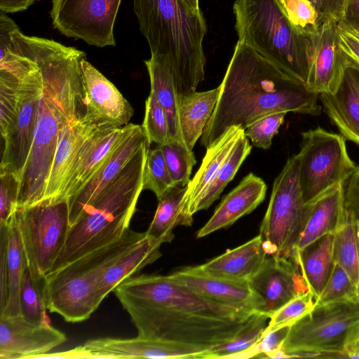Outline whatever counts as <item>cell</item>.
Segmentation results:
<instances>
[{
	"instance_id": "cell-1",
	"label": "cell",
	"mask_w": 359,
	"mask_h": 359,
	"mask_svg": "<svg viewBox=\"0 0 359 359\" xmlns=\"http://www.w3.org/2000/svg\"><path fill=\"white\" fill-rule=\"evenodd\" d=\"M114 292L138 337L208 351L232 340L255 313L206 299L168 276H133Z\"/></svg>"
},
{
	"instance_id": "cell-2",
	"label": "cell",
	"mask_w": 359,
	"mask_h": 359,
	"mask_svg": "<svg viewBox=\"0 0 359 359\" xmlns=\"http://www.w3.org/2000/svg\"><path fill=\"white\" fill-rule=\"evenodd\" d=\"M17 37L37 62L43 82L34 142L20 180L18 208H25L43 200L62 129L85 114L80 62L86 54L53 39L27 36L20 29Z\"/></svg>"
},
{
	"instance_id": "cell-3",
	"label": "cell",
	"mask_w": 359,
	"mask_h": 359,
	"mask_svg": "<svg viewBox=\"0 0 359 359\" xmlns=\"http://www.w3.org/2000/svg\"><path fill=\"white\" fill-rule=\"evenodd\" d=\"M219 87L218 100L201 137L206 148L231 127L245 130L270 114L321 113L319 94L238 41Z\"/></svg>"
},
{
	"instance_id": "cell-4",
	"label": "cell",
	"mask_w": 359,
	"mask_h": 359,
	"mask_svg": "<svg viewBox=\"0 0 359 359\" xmlns=\"http://www.w3.org/2000/svg\"><path fill=\"white\" fill-rule=\"evenodd\" d=\"M133 3L151 56L168 64L180 101L196 91L205 78L203 40L207 25L203 13L194 10L184 0H133Z\"/></svg>"
},
{
	"instance_id": "cell-5",
	"label": "cell",
	"mask_w": 359,
	"mask_h": 359,
	"mask_svg": "<svg viewBox=\"0 0 359 359\" xmlns=\"http://www.w3.org/2000/svg\"><path fill=\"white\" fill-rule=\"evenodd\" d=\"M149 144H144L69 230L50 271L121 238L129 229L143 190Z\"/></svg>"
},
{
	"instance_id": "cell-6",
	"label": "cell",
	"mask_w": 359,
	"mask_h": 359,
	"mask_svg": "<svg viewBox=\"0 0 359 359\" xmlns=\"http://www.w3.org/2000/svg\"><path fill=\"white\" fill-rule=\"evenodd\" d=\"M146 236L129 228L116 241L47 274L43 292L48 310L69 323L88 319L102 303L98 297L102 273Z\"/></svg>"
},
{
	"instance_id": "cell-7",
	"label": "cell",
	"mask_w": 359,
	"mask_h": 359,
	"mask_svg": "<svg viewBox=\"0 0 359 359\" xmlns=\"http://www.w3.org/2000/svg\"><path fill=\"white\" fill-rule=\"evenodd\" d=\"M233 10L238 41L306 84L307 36L292 26L276 0H236Z\"/></svg>"
},
{
	"instance_id": "cell-8",
	"label": "cell",
	"mask_w": 359,
	"mask_h": 359,
	"mask_svg": "<svg viewBox=\"0 0 359 359\" xmlns=\"http://www.w3.org/2000/svg\"><path fill=\"white\" fill-rule=\"evenodd\" d=\"M358 337L359 297L315 305L290 326L281 350L288 358H345Z\"/></svg>"
},
{
	"instance_id": "cell-9",
	"label": "cell",
	"mask_w": 359,
	"mask_h": 359,
	"mask_svg": "<svg viewBox=\"0 0 359 359\" xmlns=\"http://www.w3.org/2000/svg\"><path fill=\"white\" fill-rule=\"evenodd\" d=\"M299 154L287 159L276 177L259 235L267 255L290 257L304 229L311 203L303 200Z\"/></svg>"
},
{
	"instance_id": "cell-10",
	"label": "cell",
	"mask_w": 359,
	"mask_h": 359,
	"mask_svg": "<svg viewBox=\"0 0 359 359\" xmlns=\"http://www.w3.org/2000/svg\"><path fill=\"white\" fill-rule=\"evenodd\" d=\"M15 219L32 276L43 281L59 255L70 224L67 200L18 208Z\"/></svg>"
},
{
	"instance_id": "cell-11",
	"label": "cell",
	"mask_w": 359,
	"mask_h": 359,
	"mask_svg": "<svg viewBox=\"0 0 359 359\" xmlns=\"http://www.w3.org/2000/svg\"><path fill=\"white\" fill-rule=\"evenodd\" d=\"M298 154L299 180L305 203L344 184L356 168L348 154L345 138L320 127L302 133Z\"/></svg>"
},
{
	"instance_id": "cell-12",
	"label": "cell",
	"mask_w": 359,
	"mask_h": 359,
	"mask_svg": "<svg viewBox=\"0 0 359 359\" xmlns=\"http://www.w3.org/2000/svg\"><path fill=\"white\" fill-rule=\"evenodd\" d=\"M122 0H51L53 27L98 48L115 46L114 24Z\"/></svg>"
},
{
	"instance_id": "cell-13",
	"label": "cell",
	"mask_w": 359,
	"mask_h": 359,
	"mask_svg": "<svg viewBox=\"0 0 359 359\" xmlns=\"http://www.w3.org/2000/svg\"><path fill=\"white\" fill-rule=\"evenodd\" d=\"M43 89L39 67L20 83L14 115L1 135L4 147L0 171L13 173L20 180L33 144Z\"/></svg>"
},
{
	"instance_id": "cell-14",
	"label": "cell",
	"mask_w": 359,
	"mask_h": 359,
	"mask_svg": "<svg viewBox=\"0 0 359 359\" xmlns=\"http://www.w3.org/2000/svg\"><path fill=\"white\" fill-rule=\"evenodd\" d=\"M201 348L158 339L137 337L89 340L68 351L48 353L47 358H196L208 352Z\"/></svg>"
},
{
	"instance_id": "cell-15",
	"label": "cell",
	"mask_w": 359,
	"mask_h": 359,
	"mask_svg": "<svg viewBox=\"0 0 359 359\" xmlns=\"http://www.w3.org/2000/svg\"><path fill=\"white\" fill-rule=\"evenodd\" d=\"M248 283L259 301L257 312L269 318L289 301L310 291L292 257L267 255Z\"/></svg>"
},
{
	"instance_id": "cell-16",
	"label": "cell",
	"mask_w": 359,
	"mask_h": 359,
	"mask_svg": "<svg viewBox=\"0 0 359 359\" xmlns=\"http://www.w3.org/2000/svg\"><path fill=\"white\" fill-rule=\"evenodd\" d=\"M84 94V118L98 126L123 127L131 119L134 109L116 87L87 60L80 62Z\"/></svg>"
},
{
	"instance_id": "cell-17",
	"label": "cell",
	"mask_w": 359,
	"mask_h": 359,
	"mask_svg": "<svg viewBox=\"0 0 359 359\" xmlns=\"http://www.w3.org/2000/svg\"><path fill=\"white\" fill-rule=\"evenodd\" d=\"M338 22L330 20L307 36V88L318 94L333 93L341 77L345 55L340 48Z\"/></svg>"
},
{
	"instance_id": "cell-18",
	"label": "cell",
	"mask_w": 359,
	"mask_h": 359,
	"mask_svg": "<svg viewBox=\"0 0 359 359\" xmlns=\"http://www.w3.org/2000/svg\"><path fill=\"white\" fill-rule=\"evenodd\" d=\"M66 340L50 323L35 324L21 316H0L1 359H38Z\"/></svg>"
},
{
	"instance_id": "cell-19",
	"label": "cell",
	"mask_w": 359,
	"mask_h": 359,
	"mask_svg": "<svg viewBox=\"0 0 359 359\" xmlns=\"http://www.w3.org/2000/svg\"><path fill=\"white\" fill-rule=\"evenodd\" d=\"M144 144H149V142L142 127L135 124L90 180L75 195L67 200L70 226L80 218Z\"/></svg>"
},
{
	"instance_id": "cell-20",
	"label": "cell",
	"mask_w": 359,
	"mask_h": 359,
	"mask_svg": "<svg viewBox=\"0 0 359 359\" xmlns=\"http://www.w3.org/2000/svg\"><path fill=\"white\" fill-rule=\"evenodd\" d=\"M168 276L174 282L206 299L257 312L259 301L248 280L215 276L205 272L200 266L184 267Z\"/></svg>"
},
{
	"instance_id": "cell-21",
	"label": "cell",
	"mask_w": 359,
	"mask_h": 359,
	"mask_svg": "<svg viewBox=\"0 0 359 359\" xmlns=\"http://www.w3.org/2000/svg\"><path fill=\"white\" fill-rule=\"evenodd\" d=\"M134 126H102L94 130L80 149L60 201L72 197L90 180Z\"/></svg>"
},
{
	"instance_id": "cell-22",
	"label": "cell",
	"mask_w": 359,
	"mask_h": 359,
	"mask_svg": "<svg viewBox=\"0 0 359 359\" xmlns=\"http://www.w3.org/2000/svg\"><path fill=\"white\" fill-rule=\"evenodd\" d=\"M345 59L334 91L320 93L319 97L325 112L341 135L359 145V65L346 56Z\"/></svg>"
},
{
	"instance_id": "cell-23",
	"label": "cell",
	"mask_w": 359,
	"mask_h": 359,
	"mask_svg": "<svg viewBox=\"0 0 359 359\" xmlns=\"http://www.w3.org/2000/svg\"><path fill=\"white\" fill-rule=\"evenodd\" d=\"M99 126H100L86 120L84 115H81L72 118L62 129L42 201L52 203L60 201L80 149L86 140Z\"/></svg>"
},
{
	"instance_id": "cell-24",
	"label": "cell",
	"mask_w": 359,
	"mask_h": 359,
	"mask_svg": "<svg viewBox=\"0 0 359 359\" xmlns=\"http://www.w3.org/2000/svg\"><path fill=\"white\" fill-rule=\"evenodd\" d=\"M267 187L264 181L250 172L226 195L207 223L196 233L205 237L231 226L241 217L252 212L265 198Z\"/></svg>"
},
{
	"instance_id": "cell-25",
	"label": "cell",
	"mask_w": 359,
	"mask_h": 359,
	"mask_svg": "<svg viewBox=\"0 0 359 359\" xmlns=\"http://www.w3.org/2000/svg\"><path fill=\"white\" fill-rule=\"evenodd\" d=\"M267 257L260 235L247 243L199 265L210 274L239 280H249Z\"/></svg>"
},
{
	"instance_id": "cell-26",
	"label": "cell",
	"mask_w": 359,
	"mask_h": 359,
	"mask_svg": "<svg viewBox=\"0 0 359 359\" xmlns=\"http://www.w3.org/2000/svg\"><path fill=\"white\" fill-rule=\"evenodd\" d=\"M163 243L147 235L140 242L107 267L98 283V297L101 302L122 282L134 276L144 266L161 256Z\"/></svg>"
},
{
	"instance_id": "cell-27",
	"label": "cell",
	"mask_w": 359,
	"mask_h": 359,
	"mask_svg": "<svg viewBox=\"0 0 359 359\" xmlns=\"http://www.w3.org/2000/svg\"><path fill=\"white\" fill-rule=\"evenodd\" d=\"M334 233H327L300 250H294L290 257L316 299L328 281L334 265Z\"/></svg>"
},
{
	"instance_id": "cell-28",
	"label": "cell",
	"mask_w": 359,
	"mask_h": 359,
	"mask_svg": "<svg viewBox=\"0 0 359 359\" xmlns=\"http://www.w3.org/2000/svg\"><path fill=\"white\" fill-rule=\"evenodd\" d=\"M344 186L340 184L311 202L304 229L294 250H300L318 238L334 233L344 210Z\"/></svg>"
},
{
	"instance_id": "cell-29",
	"label": "cell",
	"mask_w": 359,
	"mask_h": 359,
	"mask_svg": "<svg viewBox=\"0 0 359 359\" xmlns=\"http://www.w3.org/2000/svg\"><path fill=\"white\" fill-rule=\"evenodd\" d=\"M244 132L238 126L231 127L216 142L206 148L200 168L187 185L183 208L184 226L192 224L187 216L188 208L211 182Z\"/></svg>"
},
{
	"instance_id": "cell-30",
	"label": "cell",
	"mask_w": 359,
	"mask_h": 359,
	"mask_svg": "<svg viewBox=\"0 0 359 359\" xmlns=\"http://www.w3.org/2000/svg\"><path fill=\"white\" fill-rule=\"evenodd\" d=\"M144 64L149 76L150 90L155 93L168 118L170 142L185 144L180 124V99L170 67L163 59L154 56L144 60Z\"/></svg>"
},
{
	"instance_id": "cell-31",
	"label": "cell",
	"mask_w": 359,
	"mask_h": 359,
	"mask_svg": "<svg viewBox=\"0 0 359 359\" xmlns=\"http://www.w3.org/2000/svg\"><path fill=\"white\" fill-rule=\"evenodd\" d=\"M220 93L219 86L214 89L193 92L180 101L179 116L183 140L193 148L202 136L205 127L215 107Z\"/></svg>"
},
{
	"instance_id": "cell-32",
	"label": "cell",
	"mask_w": 359,
	"mask_h": 359,
	"mask_svg": "<svg viewBox=\"0 0 359 359\" xmlns=\"http://www.w3.org/2000/svg\"><path fill=\"white\" fill-rule=\"evenodd\" d=\"M252 150L248 138L245 132L240 136L233 149L229 154L225 161L204 189L200 196L188 208L187 216L193 223V216L195 213L203 210H207L217 200L226 186L236 175L238 169Z\"/></svg>"
},
{
	"instance_id": "cell-33",
	"label": "cell",
	"mask_w": 359,
	"mask_h": 359,
	"mask_svg": "<svg viewBox=\"0 0 359 359\" xmlns=\"http://www.w3.org/2000/svg\"><path fill=\"white\" fill-rule=\"evenodd\" d=\"M6 224L8 298L6 306L0 313V316H20V291L24 271L27 263L16 222L15 212Z\"/></svg>"
},
{
	"instance_id": "cell-34",
	"label": "cell",
	"mask_w": 359,
	"mask_h": 359,
	"mask_svg": "<svg viewBox=\"0 0 359 359\" xmlns=\"http://www.w3.org/2000/svg\"><path fill=\"white\" fill-rule=\"evenodd\" d=\"M186 187L173 186L158 199V203L146 234L163 243L174 238L173 229L184 226V199Z\"/></svg>"
},
{
	"instance_id": "cell-35",
	"label": "cell",
	"mask_w": 359,
	"mask_h": 359,
	"mask_svg": "<svg viewBox=\"0 0 359 359\" xmlns=\"http://www.w3.org/2000/svg\"><path fill=\"white\" fill-rule=\"evenodd\" d=\"M358 224L344 208L341 221L334 233V261L341 266L359 286Z\"/></svg>"
},
{
	"instance_id": "cell-36",
	"label": "cell",
	"mask_w": 359,
	"mask_h": 359,
	"mask_svg": "<svg viewBox=\"0 0 359 359\" xmlns=\"http://www.w3.org/2000/svg\"><path fill=\"white\" fill-rule=\"evenodd\" d=\"M269 319L266 315L254 313L232 340L212 348L205 354L203 359H236L257 343L268 325Z\"/></svg>"
},
{
	"instance_id": "cell-37",
	"label": "cell",
	"mask_w": 359,
	"mask_h": 359,
	"mask_svg": "<svg viewBox=\"0 0 359 359\" xmlns=\"http://www.w3.org/2000/svg\"><path fill=\"white\" fill-rule=\"evenodd\" d=\"M43 292V280L37 281L32 276L28 266L25 269L20 291V316L35 324L49 323Z\"/></svg>"
},
{
	"instance_id": "cell-38",
	"label": "cell",
	"mask_w": 359,
	"mask_h": 359,
	"mask_svg": "<svg viewBox=\"0 0 359 359\" xmlns=\"http://www.w3.org/2000/svg\"><path fill=\"white\" fill-rule=\"evenodd\" d=\"M175 186L159 145L148 148L143 172V190H150L160 199Z\"/></svg>"
},
{
	"instance_id": "cell-39",
	"label": "cell",
	"mask_w": 359,
	"mask_h": 359,
	"mask_svg": "<svg viewBox=\"0 0 359 359\" xmlns=\"http://www.w3.org/2000/svg\"><path fill=\"white\" fill-rule=\"evenodd\" d=\"M175 186L186 187L196 160L193 150L185 144L170 142L159 145Z\"/></svg>"
},
{
	"instance_id": "cell-40",
	"label": "cell",
	"mask_w": 359,
	"mask_h": 359,
	"mask_svg": "<svg viewBox=\"0 0 359 359\" xmlns=\"http://www.w3.org/2000/svg\"><path fill=\"white\" fill-rule=\"evenodd\" d=\"M149 144L163 145L170 142V135L165 112L155 93L150 90L145 101L144 117L142 124Z\"/></svg>"
},
{
	"instance_id": "cell-41",
	"label": "cell",
	"mask_w": 359,
	"mask_h": 359,
	"mask_svg": "<svg viewBox=\"0 0 359 359\" xmlns=\"http://www.w3.org/2000/svg\"><path fill=\"white\" fill-rule=\"evenodd\" d=\"M292 26L301 34L308 36L320 25L318 14L308 0H276Z\"/></svg>"
},
{
	"instance_id": "cell-42",
	"label": "cell",
	"mask_w": 359,
	"mask_h": 359,
	"mask_svg": "<svg viewBox=\"0 0 359 359\" xmlns=\"http://www.w3.org/2000/svg\"><path fill=\"white\" fill-rule=\"evenodd\" d=\"M358 297L359 286L341 266L334 262L332 274L321 293L316 299L315 305Z\"/></svg>"
},
{
	"instance_id": "cell-43",
	"label": "cell",
	"mask_w": 359,
	"mask_h": 359,
	"mask_svg": "<svg viewBox=\"0 0 359 359\" xmlns=\"http://www.w3.org/2000/svg\"><path fill=\"white\" fill-rule=\"evenodd\" d=\"M315 306V297L309 291L289 301L269 318L263 334L285 326H291Z\"/></svg>"
},
{
	"instance_id": "cell-44",
	"label": "cell",
	"mask_w": 359,
	"mask_h": 359,
	"mask_svg": "<svg viewBox=\"0 0 359 359\" xmlns=\"http://www.w3.org/2000/svg\"><path fill=\"white\" fill-rule=\"evenodd\" d=\"M286 114L285 111L273 113L256 120L245 130V136L250 139L254 146L263 149H269Z\"/></svg>"
},
{
	"instance_id": "cell-45",
	"label": "cell",
	"mask_w": 359,
	"mask_h": 359,
	"mask_svg": "<svg viewBox=\"0 0 359 359\" xmlns=\"http://www.w3.org/2000/svg\"><path fill=\"white\" fill-rule=\"evenodd\" d=\"M20 180L11 172H0V226L6 224L18 208Z\"/></svg>"
},
{
	"instance_id": "cell-46",
	"label": "cell",
	"mask_w": 359,
	"mask_h": 359,
	"mask_svg": "<svg viewBox=\"0 0 359 359\" xmlns=\"http://www.w3.org/2000/svg\"><path fill=\"white\" fill-rule=\"evenodd\" d=\"M20 81L0 74V131L4 134L16 109Z\"/></svg>"
},
{
	"instance_id": "cell-47",
	"label": "cell",
	"mask_w": 359,
	"mask_h": 359,
	"mask_svg": "<svg viewBox=\"0 0 359 359\" xmlns=\"http://www.w3.org/2000/svg\"><path fill=\"white\" fill-rule=\"evenodd\" d=\"M290 326H285L262 336L257 343L248 351L238 355L237 358H270L276 351L281 349L289 332Z\"/></svg>"
},
{
	"instance_id": "cell-48",
	"label": "cell",
	"mask_w": 359,
	"mask_h": 359,
	"mask_svg": "<svg viewBox=\"0 0 359 359\" xmlns=\"http://www.w3.org/2000/svg\"><path fill=\"white\" fill-rule=\"evenodd\" d=\"M339 43L345 56L359 65V31L338 22Z\"/></svg>"
},
{
	"instance_id": "cell-49",
	"label": "cell",
	"mask_w": 359,
	"mask_h": 359,
	"mask_svg": "<svg viewBox=\"0 0 359 359\" xmlns=\"http://www.w3.org/2000/svg\"><path fill=\"white\" fill-rule=\"evenodd\" d=\"M315 7L320 25L327 20H341L346 0H308Z\"/></svg>"
},
{
	"instance_id": "cell-50",
	"label": "cell",
	"mask_w": 359,
	"mask_h": 359,
	"mask_svg": "<svg viewBox=\"0 0 359 359\" xmlns=\"http://www.w3.org/2000/svg\"><path fill=\"white\" fill-rule=\"evenodd\" d=\"M7 241V224H4L0 226V313L4 310L8 298Z\"/></svg>"
},
{
	"instance_id": "cell-51",
	"label": "cell",
	"mask_w": 359,
	"mask_h": 359,
	"mask_svg": "<svg viewBox=\"0 0 359 359\" xmlns=\"http://www.w3.org/2000/svg\"><path fill=\"white\" fill-rule=\"evenodd\" d=\"M344 208L353 215L359 226V166L348 179L344 191Z\"/></svg>"
},
{
	"instance_id": "cell-52",
	"label": "cell",
	"mask_w": 359,
	"mask_h": 359,
	"mask_svg": "<svg viewBox=\"0 0 359 359\" xmlns=\"http://www.w3.org/2000/svg\"><path fill=\"white\" fill-rule=\"evenodd\" d=\"M341 21L359 31V0H346Z\"/></svg>"
},
{
	"instance_id": "cell-53",
	"label": "cell",
	"mask_w": 359,
	"mask_h": 359,
	"mask_svg": "<svg viewBox=\"0 0 359 359\" xmlns=\"http://www.w3.org/2000/svg\"><path fill=\"white\" fill-rule=\"evenodd\" d=\"M35 0H0V12L14 13L27 10Z\"/></svg>"
},
{
	"instance_id": "cell-54",
	"label": "cell",
	"mask_w": 359,
	"mask_h": 359,
	"mask_svg": "<svg viewBox=\"0 0 359 359\" xmlns=\"http://www.w3.org/2000/svg\"><path fill=\"white\" fill-rule=\"evenodd\" d=\"M345 358H359V337L346 346Z\"/></svg>"
},
{
	"instance_id": "cell-55",
	"label": "cell",
	"mask_w": 359,
	"mask_h": 359,
	"mask_svg": "<svg viewBox=\"0 0 359 359\" xmlns=\"http://www.w3.org/2000/svg\"><path fill=\"white\" fill-rule=\"evenodd\" d=\"M190 7L195 11H201L199 7V0H184Z\"/></svg>"
},
{
	"instance_id": "cell-56",
	"label": "cell",
	"mask_w": 359,
	"mask_h": 359,
	"mask_svg": "<svg viewBox=\"0 0 359 359\" xmlns=\"http://www.w3.org/2000/svg\"><path fill=\"white\" fill-rule=\"evenodd\" d=\"M358 248H359V226H358ZM358 267H359V250H358Z\"/></svg>"
}]
</instances>
